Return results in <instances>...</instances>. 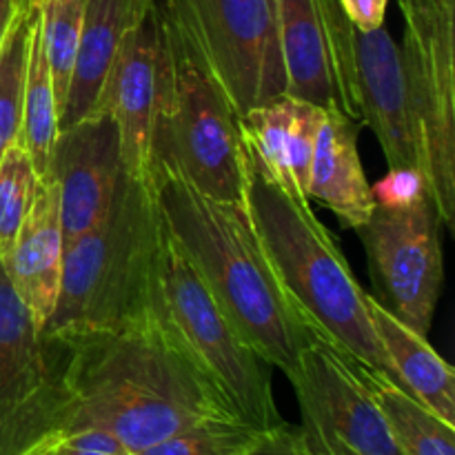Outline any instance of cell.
I'll return each instance as SVG.
<instances>
[{
    "mask_svg": "<svg viewBox=\"0 0 455 455\" xmlns=\"http://www.w3.org/2000/svg\"><path fill=\"white\" fill-rule=\"evenodd\" d=\"M260 431L229 413L207 416L136 455H244Z\"/></svg>",
    "mask_w": 455,
    "mask_h": 455,
    "instance_id": "24",
    "label": "cell"
},
{
    "mask_svg": "<svg viewBox=\"0 0 455 455\" xmlns=\"http://www.w3.org/2000/svg\"><path fill=\"white\" fill-rule=\"evenodd\" d=\"M355 67L360 120L376 133L389 169L413 167L422 172L420 140L404 80L403 56L387 27L355 34Z\"/></svg>",
    "mask_w": 455,
    "mask_h": 455,
    "instance_id": "15",
    "label": "cell"
},
{
    "mask_svg": "<svg viewBox=\"0 0 455 455\" xmlns=\"http://www.w3.org/2000/svg\"><path fill=\"white\" fill-rule=\"evenodd\" d=\"M16 4H18V7H20V9H29L31 4H34V0H16Z\"/></svg>",
    "mask_w": 455,
    "mask_h": 455,
    "instance_id": "32",
    "label": "cell"
},
{
    "mask_svg": "<svg viewBox=\"0 0 455 455\" xmlns=\"http://www.w3.org/2000/svg\"><path fill=\"white\" fill-rule=\"evenodd\" d=\"M320 123L323 107L284 93L247 111L240 118V129L269 176L289 194L307 198Z\"/></svg>",
    "mask_w": 455,
    "mask_h": 455,
    "instance_id": "18",
    "label": "cell"
},
{
    "mask_svg": "<svg viewBox=\"0 0 455 455\" xmlns=\"http://www.w3.org/2000/svg\"><path fill=\"white\" fill-rule=\"evenodd\" d=\"M371 191L376 204L382 207H404L422 196H431L425 173L413 167L389 169V173L376 187H371Z\"/></svg>",
    "mask_w": 455,
    "mask_h": 455,
    "instance_id": "28",
    "label": "cell"
},
{
    "mask_svg": "<svg viewBox=\"0 0 455 455\" xmlns=\"http://www.w3.org/2000/svg\"><path fill=\"white\" fill-rule=\"evenodd\" d=\"M49 345L56 385L38 435L53 429H98L132 453H142L203 418L229 413L147 309L120 327Z\"/></svg>",
    "mask_w": 455,
    "mask_h": 455,
    "instance_id": "1",
    "label": "cell"
},
{
    "mask_svg": "<svg viewBox=\"0 0 455 455\" xmlns=\"http://www.w3.org/2000/svg\"><path fill=\"white\" fill-rule=\"evenodd\" d=\"M154 3L156 0H87L74 74L58 129L78 123L96 109L124 36Z\"/></svg>",
    "mask_w": 455,
    "mask_h": 455,
    "instance_id": "19",
    "label": "cell"
},
{
    "mask_svg": "<svg viewBox=\"0 0 455 455\" xmlns=\"http://www.w3.org/2000/svg\"><path fill=\"white\" fill-rule=\"evenodd\" d=\"M132 455H136V453H132Z\"/></svg>",
    "mask_w": 455,
    "mask_h": 455,
    "instance_id": "34",
    "label": "cell"
},
{
    "mask_svg": "<svg viewBox=\"0 0 455 455\" xmlns=\"http://www.w3.org/2000/svg\"><path fill=\"white\" fill-rule=\"evenodd\" d=\"M34 7L38 13L40 44H43L44 58L52 71L58 98V118H60V109L65 105L67 89L74 74L87 0H38Z\"/></svg>",
    "mask_w": 455,
    "mask_h": 455,
    "instance_id": "23",
    "label": "cell"
},
{
    "mask_svg": "<svg viewBox=\"0 0 455 455\" xmlns=\"http://www.w3.org/2000/svg\"><path fill=\"white\" fill-rule=\"evenodd\" d=\"M400 47L420 140L422 172L440 222L455 216V0H398Z\"/></svg>",
    "mask_w": 455,
    "mask_h": 455,
    "instance_id": "7",
    "label": "cell"
},
{
    "mask_svg": "<svg viewBox=\"0 0 455 455\" xmlns=\"http://www.w3.org/2000/svg\"><path fill=\"white\" fill-rule=\"evenodd\" d=\"M58 136V98L53 89L52 71L44 58L38 34V13L31 7L29 47H27L25 83H22V120L20 142L29 154L38 178L44 176Z\"/></svg>",
    "mask_w": 455,
    "mask_h": 455,
    "instance_id": "22",
    "label": "cell"
},
{
    "mask_svg": "<svg viewBox=\"0 0 455 455\" xmlns=\"http://www.w3.org/2000/svg\"><path fill=\"white\" fill-rule=\"evenodd\" d=\"M158 71V20L156 3L124 36L96 109L114 118L120 136L124 176L154 187L151 132ZM92 111V114H93Z\"/></svg>",
    "mask_w": 455,
    "mask_h": 455,
    "instance_id": "14",
    "label": "cell"
},
{
    "mask_svg": "<svg viewBox=\"0 0 455 455\" xmlns=\"http://www.w3.org/2000/svg\"><path fill=\"white\" fill-rule=\"evenodd\" d=\"M364 124L340 107H323V123L315 138L307 198L331 209L342 227L358 229L376 209L371 185L358 154V136Z\"/></svg>",
    "mask_w": 455,
    "mask_h": 455,
    "instance_id": "17",
    "label": "cell"
},
{
    "mask_svg": "<svg viewBox=\"0 0 455 455\" xmlns=\"http://www.w3.org/2000/svg\"><path fill=\"white\" fill-rule=\"evenodd\" d=\"M16 455H132L114 435L98 429H53Z\"/></svg>",
    "mask_w": 455,
    "mask_h": 455,
    "instance_id": "27",
    "label": "cell"
},
{
    "mask_svg": "<svg viewBox=\"0 0 455 455\" xmlns=\"http://www.w3.org/2000/svg\"><path fill=\"white\" fill-rule=\"evenodd\" d=\"M351 360V358H349ZM403 455H455V427L400 389L387 373L354 363Z\"/></svg>",
    "mask_w": 455,
    "mask_h": 455,
    "instance_id": "21",
    "label": "cell"
},
{
    "mask_svg": "<svg viewBox=\"0 0 455 455\" xmlns=\"http://www.w3.org/2000/svg\"><path fill=\"white\" fill-rule=\"evenodd\" d=\"M62 253H65V238H62L58 187L52 178L43 176L16 240L0 258L13 291L27 307L40 336L58 300Z\"/></svg>",
    "mask_w": 455,
    "mask_h": 455,
    "instance_id": "16",
    "label": "cell"
},
{
    "mask_svg": "<svg viewBox=\"0 0 455 455\" xmlns=\"http://www.w3.org/2000/svg\"><path fill=\"white\" fill-rule=\"evenodd\" d=\"M235 116L287 93L275 0H180Z\"/></svg>",
    "mask_w": 455,
    "mask_h": 455,
    "instance_id": "9",
    "label": "cell"
},
{
    "mask_svg": "<svg viewBox=\"0 0 455 455\" xmlns=\"http://www.w3.org/2000/svg\"><path fill=\"white\" fill-rule=\"evenodd\" d=\"M123 173L118 127L109 114L93 111L58 129L44 176L58 187L65 244L107 216Z\"/></svg>",
    "mask_w": 455,
    "mask_h": 455,
    "instance_id": "13",
    "label": "cell"
},
{
    "mask_svg": "<svg viewBox=\"0 0 455 455\" xmlns=\"http://www.w3.org/2000/svg\"><path fill=\"white\" fill-rule=\"evenodd\" d=\"M369 320L389 363V378L411 398L455 427L453 367L429 345L427 336L395 318L373 293H364Z\"/></svg>",
    "mask_w": 455,
    "mask_h": 455,
    "instance_id": "20",
    "label": "cell"
},
{
    "mask_svg": "<svg viewBox=\"0 0 455 455\" xmlns=\"http://www.w3.org/2000/svg\"><path fill=\"white\" fill-rule=\"evenodd\" d=\"M389 0H340L342 12L355 27V31H376L385 27Z\"/></svg>",
    "mask_w": 455,
    "mask_h": 455,
    "instance_id": "30",
    "label": "cell"
},
{
    "mask_svg": "<svg viewBox=\"0 0 455 455\" xmlns=\"http://www.w3.org/2000/svg\"><path fill=\"white\" fill-rule=\"evenodd\" d=\"M244 169L247 212L293 309L315 336L347 358L389 376V363L364 307L367 291L314 213L311 200L289 194L274 180L247 140Z\"/></svg>",
    "mask_w": 455,
    "mask_h": 455,
    "instance_id": "3",
    "label": "cell"
},
{
    "mask_svg": "<svg viewBox=\"0 0 455 455\" xmlns=\"http://www.w3.org/2000/svg\"><path fill=\"white\" fill-rule=\"evenodd\" d=\"M34 3H38V0H34Z\"/></svg>",
    "mask_w": 455,
    "mask_h": 455,
    "instance_id": "33",
    "label": "cell"
},
{
    "mask_svg": "<svg viewBox=\"0 0 455 455\" xmlns=\"http://www.w3.org/2000/svg\"><path fill=\"white\" fill-rule=\"evenodd\" d=\"M287 380L302 434L318 455H403L354 360L331 342L314 333Z\"/></svg>",
    "mask_w": 455,
    "mask_h": 455,
    "instance_id": "10",
    "label": "cell"
},
{
    "mask_svg": "<svg viewBox=\"0 0 455 455\" xmlns=\"http://www.w3.org/2000/svg\"><path fill=\"white\" fill-rule=\"evenodd\" d=\"M38 173L20 142L9 147L0 160V258L16 240L31 203H34Z\"/></svg>",
    "mask_w": 455,
    "mask_h": 455,
    "instance_id": "26",
    "label": "cell"
},
{
    "mask_svg": "<svg viewBox=\"0 0 455 455\" xmlns=\"http://www.w3.org/2000/svg\"><path fill=\"white\" fill-rule=\"evenodd\" d=\"M158 71L151 173L189 182L200 194L244 204L240 118L209 69L180 0H156Z\"/></svg>",
    "mask_w": 455,
    "mask_h": 455,
    "instance_id": "4",
    "label": "cell"
},
{
    "mask_svg": "<svg viewBox=\"0 0 455 455\" xmlns=\"http://www.w3.org/2000/svg\"><path fill=\"white\" fill-rule=\"evenodd\" d=\"M147 311L169 333L234 418L256 431L283 425L271 367L247 345L163 220Z\"/></svg>",
    "mask_w": 455,
    "mask_h": 455,
    "instance_id": "6",
    "label": "cell"
},
{
    "mask_svg": "<svg viewBox=\"0 0 455 455\" xmlns=\"http://www.w3.org/2000/svg\"><path fill=\"white\" fill-rule=\"evenodd\" d=\"M244 455H318L307 443L300 427L289 425L287 420L278 427L260 431L249 444Z\"/></svg>",
    "mask_w": 455,
    "mask_h": 455,
    "instance_id": "29",
    "label": "cell"
},
{
    "mask_svg": "<svg viewBox=\"0 0 455 455\" xmlns=\"http://www.w3.org/2000/svg\"><path fill=\"white\" fill-rule=\"evenodd\" d=\"M53 385L52 345L40 336L0 262V455H16L36 438Z\"/></svg>",
    "mask_w": 455,
    "mask_h": 455,
    "instance_id": "12",
    "label": "cell"
},
{
    "mask_svg": "<svg viewBox=\"0 0 455 455\" xmlns=\"http://www.w3.org/2000/svg\"><path fill=\"white\" fill-rule=\"evenodd\" d=\"M438 212L431 196L404 207L376 204L358 227L367 251L376 300L395 318L427 336L443 293L444 258Z\"/></svg>",
    "mask_w": 455,
    "mask_h": 455,
    "instance_id": "8",
    "label": "cell"
},
{
    "mask_svg": "<svg viewBox=\"0 0 455 455\" xmlns=\"http://www.w3.org/2000/svg\"><path fill=\"white\" fill-rule=\"evenodd\" d=\"M31 7L16 13L0 52V160L4 151L16 145L20 138L22 83H25L27 47H29Z\"/></svg>",
    "mask_w": 455,
    "mask_h": 455,
    "instance_id": "25",
    "label": "cell"
},
{
    "mask_svg": "<svg viewBox=\"0 0 455 455\" xmlns=\"http://www.w3.org/2000/svg\"><path fill=\"white\" fill-rule=\"evenodd\" d=\"M160 216L247 345L284 376L314 331L293 309L244 204L200 194L173 176L154 180Z\"/></svg>",
    "mask_w": 455,
    "mask_h": 455,
    "instance_id": "2",
    "label": "cell"
},
{
    "mask_svg": "<svg viewBox=\"0 0 455 455\" xmlns=\"http://www.w3.org/2000/svg\"><path fill=\"white\" fill-rule=\"evenodd\" d=\"M18 12H20V7L16 4V0H0V52H3L4 38H7L9 27H12Z\"/></svg>",
    "mask_w": 455,
    "mask_h": 455,
    "instance_id": "31",
    "label": "cell"
},
{
    "mask_svg": "<svg viewBox=\"0 0 455 455\" xmlns=\"http://www.w3.org/2000/svg\"><path fill=\"white\" fill-rule=\"evenodd\" d=\"M160 238L154 187L123 173L107 216L65 244L58 300L43 338L114 329L145 314Z\"/></svg>",
    "mask_w": 455,
    "mask_h": 455,
    "instance_id": "5",
    "label": "cell"
},
{
    "mask_svg": "<svg viewBox=\"0 0 455 455\" xmlns=\"http://www.w3.org/2000/svg\"><path fill=\"white\" fill-rule=\"evenodd\" d=\"M287 96L360 120L355 27L340 0H275ZM363 123V120H360Z\"/></svg>",
    "mask_w": 455,
    "mask_h": 455,
    "instance_id": "11",
    "label": "cell"
}]
</instances>
